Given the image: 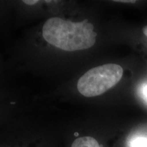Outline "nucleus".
<instances>
[{
    "instance_id": "1",
    "label": "nucleus",
    "mask_w": 147,
    "mask_h": 147,
    "mask_svg": "<svg viewBox=\"0 0 147 147\" xmlns=\"http://www.w3.org/2000/svg\"><path fill=\"white\" fill-rule=\"evenodd\" d=\"M42 36L48 43L65 51L86 50L95 45L97 34L87 19L72 22L59 17L48 19L42 27Z\"/></svg>"
},
{
    "instance_id": "3",
    "label": "nucleus",
    "mask_w": 147,
    "mask_h": 147,
    "mask_svg": "<svg viewBox=\"0 0 147 147\" xmlns=\"http://www.w3.org/2000/svg\"><path fill=\"white\" fill-rule=\"evenodd\" d=\"M71 147H101L97 141L90 136L80 137L75 140Z\"/></svg>"
},
{
    "instance_id": "6",
    "label": "nucleus",
    "mask_w": 147,
    "mask_h": 147,
    "mask_svg": "<svg viewBox=\"0 0 147 147\" xmlns=\"http://www.w3.org/2000/svg\"><path fill=\"white\" fill-rule=\"evenodd\" d=\"M23 2L25 3V4L32 5L36 4V3L38 2V1H36V0H33V1H32H32H31V0H29V1H28V0H26V1H23Z\"/></svg>"
},
{
    "instance_id": "4",
    "label": "nucleus",
    "mask_w": 147,
    "mask_h": 147,
    "mask_svg": "<svg viewBox=\"0 0 147 147\" xmlns=\"http://www.w3.org/2000/svg\"><path fill=\"white\" fill-rule=\"evenodd\" d=\"M131 147H147V138H136L130 142Z\"/></svg>"
},
{
    "instance_id": "5",
    "label": "nucleus",
    "mask_w": 147,
    "mask_h": 147,
    "mask_svg": "<svg viewBox=\"0 0 147 147\" xmlns=\"http://www.w3.org/2000/svg\"><path fill=\"white\" fill-rule=\"evenodd\" d=\"M141 94L144 100L147 102V84H144L141 88Z\"/></svg>"
},
{
    "instance_id": "7",
    "label": "nucleus",
    "mask_w": 147,
    "mask_h": 147,
    "mask_svg": "<svg viewBox=\"0 0 147 147\" xmlns=\"http://www.w3.org/2000/svg\"><path fill=\"white\" fill-rule=\"evenodd\" d=\"M143 33H144V34L147 37V25L143 28Z\"/></svg>"
},
{
    "instance_id": "2",
    "label": "nucleus",
    "mask_w": 147,
    "mask_h": 147,
    "mask_svg": "<svg viewBox=\"0 0 147 147\" xmlns=\"http://www.w3.org/2000/svg\"><path fill=\"white\" fill-rule=\"evenodd\" d=\"M123 74V69L118 64H104L84 74L78 80L77 88L85 97L98 96L118 83Z\"/></svg>"
},
{
    "instance_id": "8",
    "label": "nucleus",
    "mask_w": 147,
    "mask_h": 147,
    "mask_svg": "<svg viewBox=\"0 0 147 147\" xmlns=\"http://www.w3.org/2000/svg\"><path fill=\"white\" fill-rule=\"evenodd\" d=\"M75 136H78V133H76V134H75Z\"/></svg>"
}]
</instances>
